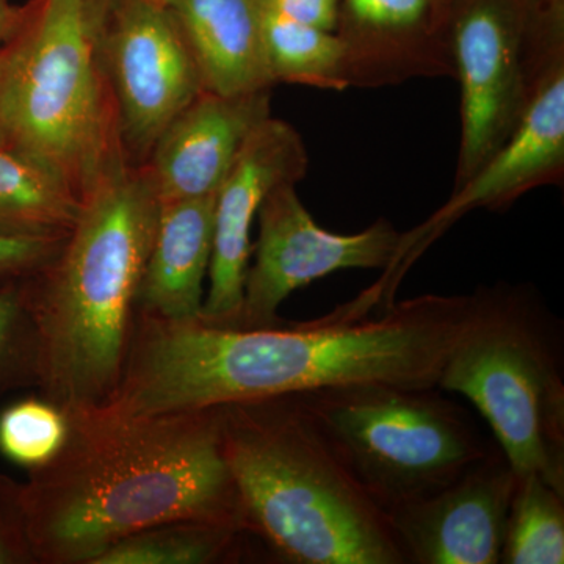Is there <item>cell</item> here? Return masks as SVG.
I'll use <instances>...</instances> for the list:
<instances>
[{
  "label": "cell",
  "instance_id": "52a82bcc",
  "mask_svg": "<svg viewBox=\"0 0 564 564\" xmlns=\"http://www.w3.org/2000/svg\"><path fill=\"white\" fill-rule=\"evenodd\" d=\"M296 397L386 513L444 488L494 447L440 388L362 383Z\"/></svg>",
  "mask_w": 564,
  "mask_h": 564
},
{
  "label": "cell",
  "instance_id": "7a4b0ae2",
  "mask_svg": "<svg viewBox=\"0 0 564 564\" xmlns=\"http://www.w3.org/2000/svg\"><path fill=\"white\" fill-rule=\"evenodd\" d=\"M66 414L61 452L21 484L36 563L93 564L122 538L166 522L247 530L223 451L220 406L143 417L102 408Z\"/></svg>",
  "mask_w": 564,
  "mask_h": 564
},
{
  "label": "cell",
  "instance_id": "5b68a950",
  "mask_svg": "<svg viewBox=\"0 0 564 564\" xmlns=\"http://www.w3.org/2000/svg\"><path fill=\"white\" fill-rule=\"evenodd\" d=\"M85 0H31L0 47V148L18 152L84 199L126 159Z\"/></svg>",
  "mask_w": 564,
  "mask_h": 564
},
{
  "label": "cell",
  "instance_id": "d6986e66",
  "mask_svg": "<svg viewBox=\"0 0 564 564\" xmlns=\"http://www.w3.org/2000/svg\"><path fill=\"white\" fill-rule=\"evenodd\" d=\"M242 527L209 521H174L122 538L93 564H215L242 556Z\"/></svg>",
  "mask_w": 564,
  "mask_h": 564
},
{
  "label": "cell",
  "instance_id": "ffe728a7",
  "mask_svg": "<svg viewBox=\"0 0 564 564\" xmlns=\"http://www.w3.org/2000/svg\"><path fill=\"white\" fill-rule=\"evenodd\" d=\"M267 68L274 85L344 91L345 52L336 32L322 31L261 10Z\"/></svg>",
  "mask_w": 564,
  "mask_h": 564
},
{
  "label": "cell",
  "instance_id": "ac0fdd59",
  "mask_svg": "<svg viewBox=\"0 0 564 564\" xmlns=\"http://www.w3.org/2000/svg\"><path fill=\"white\" fill-rule=\"evenodd\" d=\"M82 199L39 162L0 148V234L66 237Z\"/></svg>",
  "mask_w": 564,
  "mask_h": 564
},
{
  "label": "cell",
  "instance_id": "4316f807",
  "mask_svg": "<svg viewBox=\"0 0 564 564\" xmlns=\"http://www.w3.org/2000/svg\"><path fill=\"white\" fill-rule=\"evenodd\" d=\"M21 7H13L10 0H0V47L10 39L18 20H20Z\"/></svg>",
  "mask_w": 564,
  "mask_h": 564
},
{
  "label": "cell",
  "instance_id": "44dd1931",
  "mask_svg": "<svg viewBox=\"0 0 564 564\" xmlns=\"http://www.w3.org/2000/svg\"><path fill=\"white\" fill-rule=\"evenodd\" d=\"M500 563H564V494L540 475H516Z\"/></svg>",
  "mask_w": 564,
  "mask_h": 564
},
{
  "label": "cell",
  "instance_id": "4fadbf2b",
  "mask_svg": "<svg viewBox=\"0 0 564 564\" xmlns=\"http://www.w3.org/2000/svg\"><path fill=\"white\" fill-rule=\"evenodd\" d=\"M514 484L496 445L444 488L389 510L406 564H499Z\"/></svg>",
  "mask_w": 564,
  "mask_h": 564
},
{
  "label": "cell",
  "instance_id": "603a6c76",
  "mask_svg": "<svg viewBox=\"0 0 564 564\" xmlns=\"http://www.w3.org/2000/svg\"><path fill=\"white\" fill-rule=\"evenodd\" d=\"M39 383V344L21 280L0 282V395Z\"/></svg>",
  "mask_w": 564,
  "mask_h": 564
},
{
  "label": "cell",
  "instance_id": "ba28073f",
  "mask_svg": "<svg viewBox=\"0 0 564 564\" xmlns=\"http://www.w3.org/2000/svg\"><path fill=\"white\" fill-rule=\"evenodd\" d=\"M451 43L462 87L458 191L510 139L545 73L564 57L562 14L533 0H452Z\"/></svg>",
  "mask_w": 564,
  "mask_h": 564
},
{
  "label": "cell",
  "instance_id": "3957f363",
  "mask_svg": "<svg viewBox=\"0 0 564 564\" xmlns=\"http://www.w3.org/2000/svg\"><path fill=\"white\" fill-rule=\"evenodd\" d=\"M159 212L147 169L122 161L82 199L57 254L21 280L39 344L36 386L66 413L102 408L120 383Z\"/></svg>",
  "mask_w": 564,
  "mask_h": 564
},
{
  "label": "cell",
  "instance_id": "83f0119b",
  "mask_svg": "<svg viewBox=\"0 0 564 564\" xmlns=\"http://www.w3.org/2000/svg\"><path fill=\"white\" fill-rule=\"evenodd\" d=\"M111 2H113V0H85L88 10H90L91 17L101 25L107 11L110 9Z\"/></svg>",
  "mask_w": 564,
  "mask_h": 564
},
{
  "label": "cell",
  "instance_id": "8fae6325",
  "mask_svg": "<svg viewBox=\"0 0 564 564\" xmlns=\"http://www.w3.org/2000/svg\"><path fill=\"white\" fill-rule=\"evenodd\" d=\"M564 176V57L541 80L518 128L473 180L452 193L429 220L402 232L383 280L399 289L411 265L459 218L475 209H507L527 192L562 184Z\"/></svg>",
  "mask_w": 564,
  "mask_h": 564
},
{
  "label": "cell",
  "instance_id": "9c48e42d",
  "mask_svg": "<svg viewBox=\"0 0 564 564\" xmlns=\"http://www.w3.org/2000/svg\"><path fill=\"white\" fill-rule=\"evenodd\" d=\"M99 47L122 152L143 165L166 126L206 90L202 70L173 14L150 0H113Z\"/></svg>",
  "mask_w": 564,
  "mask_h": 564
},
{
  "label": "cell",
  "instance_id": "7c38bea8",
  "mask_svg": "<svg viewBox=\"0 0 564 564\" xmlns=\"http://www.w3.org/2000/svg\"><path fill=\"white\" fill-rule=\"evenodd\" d=\"M307 169L310 155L302 135L278 118H267L243 144L215 193L214 250L202 321L214 325L237 321L251 259V229L261 204L278 185L299 184Z\"/></svg>",
  "mask_w": 564,
  "mask_h": 564
},
{
  "label": "cell",
  "instance_id": "277c9868",
  "mask_svg": "<svg viewBox=\"0 0 564 564\" xmlns=\"http://www.w3.org/2000/svg\"><path fill=\"white\" fill-rule=\"evenodd\" d=\"M247 532L295 564H406L389 516L299 397L220 406Z\"/></svg>",
  "mask_w": 564,
  "mask_h": 564
},
{
  "label": "cell",
  "instance_id": "2e32d148",
  "mask_svg": "<svg viewBox=\"0 0 564 564\" xmlns=\"http://www.w3.org/2000/svg\"><path fill=\"white\" fill-rule=\"evenodd\" d=\"M215 195L161 204L137 314L170 322L202 318L214 250Z\"/></svg>",
  "mask_w": 564,
  "mask_h": 564
},
{
  "label": "cell",
  "instance_id": "9a60e30c",
  "mask_svg": "<svg viewBox=\"0 0 564 564\" xmlns=\"http://www.w3.org/2000/svg\"><path fill=\"white\" fill-rule=\"evenodd\" d=\"M270 117L272 88L199 93L166 126L143 163L159 202L215 195L251 133Z\"/></svg>",
  "mask_w": 564,
  "mask_h": 564
},
{
  "label": "cell",
  "instance_id": "30bf717a",
  "mask_svg": "<svg viewBox=\"0 0 564 564\" xmlns=\"http://www.w3.org/2000/svg\"><path fill=\"white\" fill-rule=\"evenodd\" d=\"M256 220L259 236L245 276L242 307L226 326L278 325V310L293 292L340 270L388 269L402 239L386 218L356 234L322 228L291 182L269 193Z\"/></svg>",
  "mask_w": 564,
  "mask_h": 564
},
{
  "label": "cell",
  "instance_id": "6da1fadb",
  "mask_svg": "<svg viewBox=\"0 0 564 564\" xmlns=\"http://www.w3.org/2000/svg\"><path fill=\"white\" fill-rule=\"evenodd\" d=\"M474 307L475 293L422 295L364 317L336 307L262 328L137 314L120 383L102 410L143 417L339 386L437 388Z\"/></svg>",
  "mask_w": 564,
  "mask_h": 564
},
{
  "label": "cell",
  "instance_id": "5bb4252c",
  "mask_svg": "<svg viewBox=\"0 0 564 564\" xmlns=\"http://www.w3.org/2000/svg\"><path fill=\"white\" fill-rule=\"evenodd\" d=\"M445 0H340L337 36L348 88L455 79Z\"/></svg>",
  "mask_w": 564,
  "mask_h": 564
},
{
  "label": "cell",
  "instance_id": "7402d4cb",
  "mask_svg": "<svg viewBox=\"0 0 564 564\" xmlns=\"http://www.w3.org/2000/svg\"><path fill=\"white\" fill-rule=\"evenodd\" d=\"M68 432V414L46 397L18 400L0 411V455L32 473L61 452Z\"/></svg>",
  "mask_w": 564,
  "mask_h": 564
},
{
  "label": "cell",
  "instance_id": "8992f818",
  "mask_svg": "<svg viewBox=\"0 0 564 564\" xmlns=\"http://www.w3.org/2000/svg\"><path fill=\"white\" fill-rule=\"evenodd\" d=\"M475 293L469 325L437 388L459 393L488 422L516 475L564 494L563 332L530 285Z\"/></svg>",
  "mask_w": 564,
  "mask_h": 564
},
{
  "label": "cell",
  "instance_id": "d4e9b609",
  "mask_svg": "<svg viewBox=\"0 0 564 564\" xmlns=\"http://www.w3.org/2000/svg\"><path fill=\"white\" fill-rule=\"evenodd\" d=\"M65 237L0 234V282L22 280L39 272L57 254Z\"/></svg>",
  "mask_w": 564,
  "mask_h": 564
},
{
  "label": "cell",
  "instance_id": "cb8c5ba5",
  "mask_svg": "<svg viewBox=\"0 0 564 564\" xmlns=\"http://www.w3.org/2000/svg\"><path fill=\"white\" fill-rule=\"evenodd\" d=\"M36 563L22 508L21 484L0 474V564Z\"/></svg>",
  "mask_w": 564,
  "mask_h": 564
},
{
  "label": "cell",
  "instance_id": "e0dca14e",
  "mask_svg": "<svg viewBox=\"0 0 564 564\" xmlns=\"http://www.w3.org/2000/svg\"><path fill=\"white\" fill-rule=\"evenodd\" d=\"M198 62L206 90L240 95L273 88L258 0H163Z\"/></svg>",
  "mask_w": 564,
  "mask_h": 564
},
{
  "label": "cell",
  "instance_id": "484cf974",
  "mask_svg": "<svg viewBox=\"0 0 564 564\" xmlns=\"http://www.w3.org/2000/svg\"><path fill=\"white\" fill-rule=\"evenodd\" d=\"M259 9L322 31L336 32L340 0H258Z\"/></svg>",
  "mask_w": 564,
  "mask_h": 564
}]
</instances>
